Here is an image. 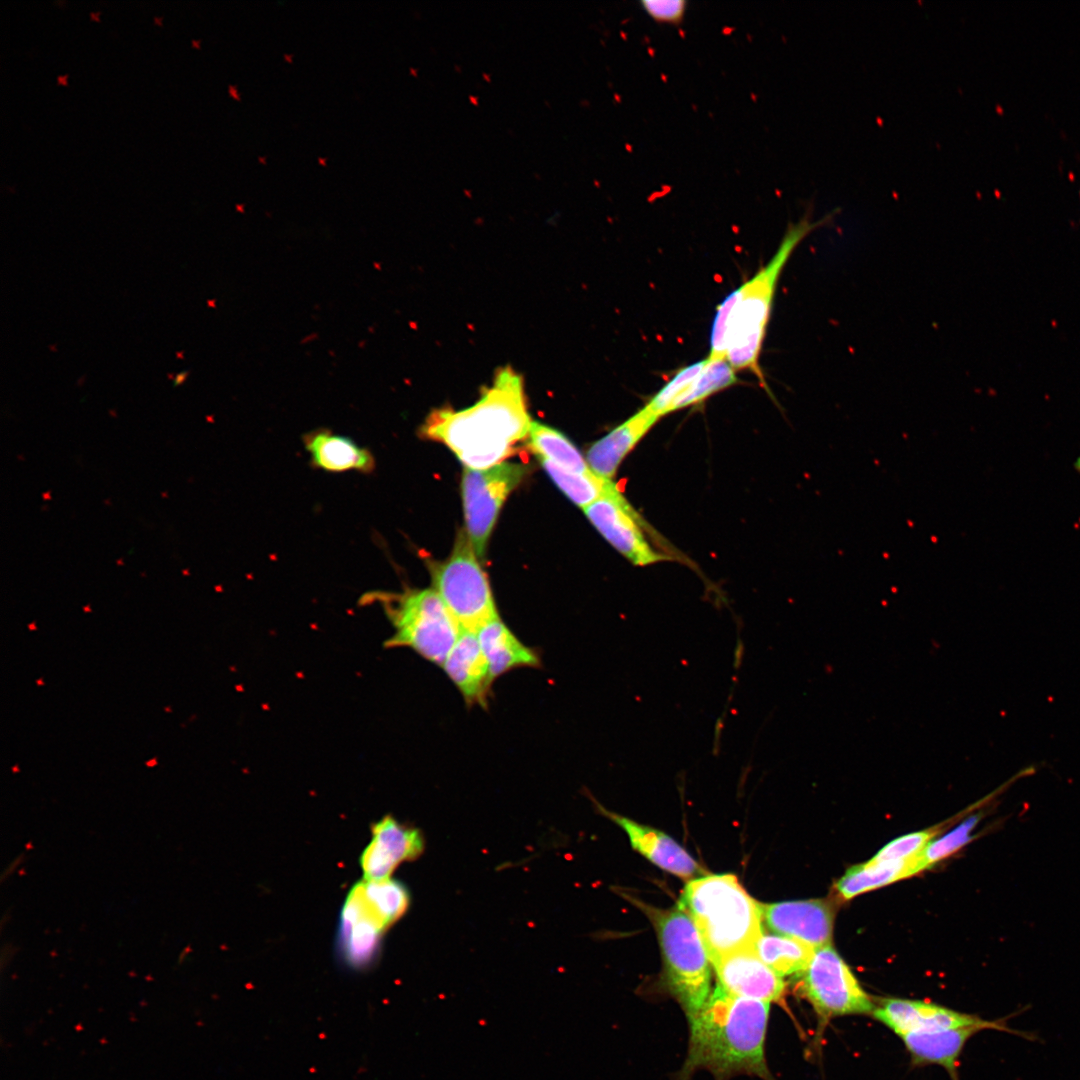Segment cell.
<instances>
[{"label": "cell", "instance_id": "4", "mask_svg": "<svg viewBox=\"0 0 1080 1080\" xmlns=\"http://www.w3.org/2000/svg\"><path fill=\"white\" fill-rule=\"evenodd\" d=\"M834 212L812 221L809 214L788 226L770 261L738 287L727 331V360L736 370H749L761 381L759 357L782 269L800 242L813 230L829 224Z\"/></svg>", "mask_w": 1080, "mask_h": 1080}, {"label": "cell", "instance_id": "17", "mask_svg": "<svg viewBox=\"0 0 1080 1080\" xmlns=\"http://www.w3.org/2000/svg\"><path fill=\"white\" fill-rule=\"evenodd\" d=\"M442 667L467 704L487 706L493 678L476 633L462 629Z\"/></svg>", "mask_w": 1080, "mask_h": 1080}, {"label": "cell", "instance_id": "25", "mask_svg": "<svg viewBox=\"0 0 1080 1080\" xmlns=\"http://www.w3.org/2000/svg\"><path fill=\"white\" fill-rule=\"evenodd\" d=\"M539 460L560 490L582 509L603 496L618 490L612 480L603 478L594 472L590 474L573 473L545 459Z\"/></svg>", "mask_w": 1080, "mask_h": 1080}, {"label": "cell", "instance_id": "32", "mask_svg": "<svg viewBox=\"0 0 1080 1080\" xmlns=\"http://www.w3.org/2000/svg\"><path fill=\"white\" fill-rule=\"evenodd\" d=\"M640 5L653 21L679 25L684 20L688 3L685 0H642Z\"/></svg>", "mask_w": 1080, "mask_h": 1080}, {"label": "cell", "instance_id": "14", "mask_svg": "<svg viewBox=\"0 0 1080 1080\" xmlns=\"http://www.w3.org/2000/svg\"><path fill=\"white\" fill-rule=\"evenodd\" d=\"M712 965L718 986L732 995L770 1003L784 994L782 977L759 958L754 948L725 955Z\"/></svg>", "mask_w": 1080, "mask_h": 1080}, {"label": "cell", "instance_id": "21", "mask_svg": "<svg viewBox=\"0 0 1080 1080\" xmlns=\"http://www.w3.org/2000/svg\"><path fill=\"white\" fill-rule=\"evenodd\" d=\"M476 634L493 680L514 668L540 665L536 651L524 645L500 618L486 623Z\"/></svg>", "mask_w": 1080, "mask_h": 1080}, {"label": "cell", "instance_id": "9", "mask_svg": "<svg viewBox=\"0 0 1080 1080\" xmlns=\"http://www.w3.org/2000/svg\"><path fill=\"white\" fill-rule=\"evenodd\" d=\"M525 474L526 468L517 463L502 462L485 469L465 467L462 496L466 533L478 557L485 553L504 500Z\"/></svg>", "mask_w": 1080, "mask_h": 1080}, {"label": "cell", "instance_id": "13", "mask_svg": "<svg viewBox=\"0 0 1080 1080\" xmlns=\"http://www.w3.org/2000/svg\"><path fill=\"white\" fill-rule=\"evenodd\" d=\"M373 838L361 855L366 880L387 879L404 861L416 859L424 849L421 833L387 816L372 829Z\"/></svg>", "mask_w": 1080, "mask_h": 1080}, {"label": "cell", "instance_id": "33", "mask_svg": "<svg viewBox=\"0 0 1080 1080\" xmlns=\"http://www.w3.org/2000/svg\"><path fill=\"white\" fill-rule=\"evenodd\" d=\"M21 862H22V857L18 856L10 864H8V866L6 867V869L3 872V878H5L7 876H10L15 871V869L17 870V868L20 866Z\"/></svg>", "mask_w": 1080, "mask_h": 1080}, {"label": "cell", "instance_id": "37", "mask_svg": "<svg viewBox=\"0 0 1080 1080\" xmlns=\"http://www.w3.org/2000/svg\"><path fill=\"white\" fill-rule=\"evenodd\" d=\"M154 21H155V22H156L157 24H161V17H158V16H154Z\"/></svg>", "mask_w": 1080, "mask_h": 1080}, {"label": "cell", "instance_id": "2", "mask_svg": "<svg viewBox=\"0 0 1080 1080\" xmlns=\"http://www.w3.org/2000/svg\"><path fill=\"white\" fill-rule=\"evenodd\" d=\"M769 1004L732 995L717 986L689 1021L688 1053L679 1079L706 1069L718 1080L738 1073L769 1080L764 1056Z\"/></svg>", "mask_w": 1080, "mask_h": 1080}, {"label": "cell", "instance_id": "8", "mask_svg": "<svg viewBox=\"0 0 1080 1080\" xmlns=\"http://www.w3.org/2000/svg\"><path fill=\"white\" fill-rule=\"evenodd\" d=\"M801 991L820 1021L846 1015H869L876 1004L831 946L816 948L800 976Z\"/></svg>", "mask_w": 1080, "mask_h": 1080}, {"label": "cell", "instance_id": "31", "mask_svg": "<svg viewBox=\"0 0 1080 1080\" xmlns=\"http://www.w3.org/2000/svg\"><path fill=\"white\" fill-rule=\"evenodd\" d=\"M739 295L738 288L733 290L718 306L712 324L710 338L711 359H727V331L732 309Z\"/></svg>", "mask_w": 1080, "mask_h": 1080}, {"label": "cell", "instance_id": "7", "mask_svg": "<svg viewBox=\"0 0 1080 1080\" xmlns=\"http://www.w3.org/2000/svg\"><path fill=\"white\" fill-rule=\"evenodd\" d=\"M466 532L458 535L449 558L432 565L433 589L462 629L477 633L499 618L487 577Z\"/></svg>", "mask_w": 1080, "mask_h": 1080}, {"label": "cell", "instance_id": "18", "mask_svg": "<svg viewBox=\"0 0 1080 1080\" xmlns=\"http://www.w3.org/2000/svg\"><path fill=\"white\" fill-rule=\"evenodd\" d=\"M658 419L644 406L607 435L594 442L586 454L587 463L592 471L603 478L612 480L623 459Z\"/></svg>", "mask_w": 1080, "mask_h": 1080}, {"label": "cell", "instance_id": "22", "mask_svg": "<svg viewBox=\"0 0 1080 1080\" xmlns=\"http://www.w3.org/2000/svg\"><path fill=\"white\" fill-rule=\"evenodd\" d=\"M916 856L907 860L866 862L853 866L838 880L836 888L843 898L850 899L869 890L910 877L918 873Z\"/></svg>", "mask_w": 1080, "mask_h": 1080}, {"label": "cell", "instance_id": "11", "mask_svg": "<svg viewBox=\"0 0 1080 1080\" xmlns=\"http://www.w3.org/2000/svg\"><path fill=\"white\" fill-rule=\"evenodd\" d=\"M583 511L597 531L632 564L647 566L668 559L649 543L640 515L619 489Z\"/></svg>", "mask_w": 1080, "mask_h": 1080}, {"label": "cell", "instance_id": "34", "mask_svg": "<svg viewBox=\"0 0 1080 1080\" xmlns=\"http://www.w3.org/2000/svg\"><path fill=\"white\" fill-rule=\"evenodd\" d=\"M187 375H188V371H182V372L178 373L176 375L175 379H174V385L182 384L185 381V379L187 378Z\"/></svg>", "mask_w": 1080, "mask_h": 1080}, {"label": "cell", "instance_id": "19", "mask_svg": "<svg viewBox=\"0 0 1080 1080\" xmlns=\"http://www.w3.org/2000/svg\"><path fill=\"white\" fill-rule=\"evenodd\" d=\"M304 444L312 464L321 470L370 473L375 468V459L368 449L329 430L320 429L306 434Z\"/></svg>", "mask_w": 1080, "mask_h": 1080}, {"label": "cell", "instance_id": "12", "mask_svg": "<svg viewBox=\"0 0 1080 1080\" xmlns=\"http://www.w3.org/2000/svg\"><path fill=\"white\" fill-rule=\"evenodd\" d=\"M762 920L779 935L803 941L816 948L830 946L833 913L823 900L760 903Z\"/></svg>", "mask_w": 1080, "mask_h": 1080}, {"label": "cell", "instance_id": "28", "mask_svg": "<svg viewBox=\"0 0 1080 1080\" xmlns=\"http://www.w3.org/2000/svg\"><path fill=\"white\" fill-rule=\"evenodd\" d=\"M981 813L971 815L960 825L937 840L930 841L916 856L917 872L954 853L971 839V832L981 819Z\"/></svg>", "mask_w": 1080, "mask_h": 1080}, {"label": "cell", "instance_id": "16", "mask_svg": "<svg viewBox=\"0 0 1080 1080\" xmlns=\"http://www.w3.org/2000/svg\"><path fill=\"white\" fill-rule=\"evenodd\" d=\"M594 802L602 814L626 832L632 847L659 868L682 879H691L702 873V868L691 855L664 832L608 811Z\"/></svg>", "mask_w": 1080, "mask_h": 1080}, {"label": "cell", "instance_id": "36", "mask_svg": "<svg viewBox=\"0 0 1080 1080\" xmlns=\"http://www.w3.org/2000/svg\"><path fill=\"white\" fill-rule=\"evenodd\" d=\"M89 15H90L91 19H93V20H96V21H98V20H99V18H98V15H99V11H96V12H90V13H89Z\"/></svg>", "mask_w": 1080, "mask_h": 1080}, {"label": "cell", "instance_id": "20", "mask_svg": "<svg viewBox=\"0 0 1080 1080\" xmlns=\"http://www.w3.org/2000/svg\"><path fill=\"white\" fill-rule=\"evenodd\" d=\"M981 1027H962L930 1032H914L901 1036L914 1065L936 1064L944 1067L957 1080V1062L966 1042Z\"/></svg>", "mask_w": 1080, "mask_h": 1080}, {"label": "cell", "instance_id": "29", "mask_svg": "<svg viewBox=\"0 0 1080 1080\" xmlns=\"http://www.w3.org/2000/svg\"><path fill=\"white\" fill-rule=\"evenodd\" d=\"M705 363L706 358L679 369L645 406L658 418L669 414L673 402L699 375Z\"/></svg>", "mask_w": 1080, "mask_h": 1080}, {"label": "cell", "instance_id": "6", "mask_svg": "<svg viewBox=\"0 0 1080 1080\" xmlns=\"http://www.w3.org/2000/svg\"><path fill=\"white\" fill-rule=\"evenodd\" d=\"M652 922L664 963L666 986L690 1021L711 995L710 960L690 916L678 905L661 909L636 902Z\"/></svg>", "mask_w": 1080, "mask_h": 1080}, {"label": "cell", "instance_id": "38", "mask_svg": "<svg viewBox=\"0 0 1080 1080\" xmlns=\"http://www.w3.org/2000/svg\"><path fill=\"white\" fill-rule=\"evenodd\" d=\"M192 44H193V45H194L195 47H198V42H197L196 40H192Z\"/></svg>", "mask_w": 1080, "mask_h": 1080}, {"label": "cell", "instance_id": "1", "mask_svg": "<svg viewBox=\"0 0 1080 1080\" xmlns=\"http://www.w3.org/2000/svg\"><path fill=\"white\" fill-rule=\"evenodd\" d=\"M531 423L522 377L503 368L475 404L458 411L434 410L420 433L445 444L465 467L485 469L511 455L515 445L527 439Z\"/></svg>", "mask_w": 1080, "mask_h": 1080}, {"label": "cell", "instance_id": "23", "mask_svg": "<svg viewBox=\"0 0 1080 1080\" xmlns=\"http://www.w3.org/2000/svg\"><path fill=\"white\" fill-rule=\"evenodd\" d=\"M754 950L769 968L783 978L800 977L815 948L795 938L763 932L755 942Z\"/></svg>", "mask_w": 1080, "mask_h": 1080}, {"label": "cell", "instance_id": "27", "mask_svg": "<svg viewBox=\"0 0 1080 1080\" xmlns=\"http://www.w3.org/2000/svg\"><path fill=\"white\" fill-rule=\"evenodd\" d=\"M358 885L365 900L386 929L406 912L409 905V895L400 882L389 878L382 880L365 879L359 882Z\"/></svg>", "mask_w": 1080, "mask_h": 1080}, {"label": "cell", "instance_id": "24", "mask_svg": "<svg viewBox=\"0 0 1080 1080\" xmlns=\"http://www.w3.org/2000/svg\"><path fill=\"white\" fill-rule=\"evenodd\" d=\"M527 440L529 448L539 459L573 473H593L578 449L557 430L532 421Z\"/></svg>", "mask_w": 1080, "mask_h": 1080}, {"label": "cell", "instance_id": "30", "mask_svg": "<svg viewBox=\"0 0 1080 1080\" xmlns=\"http://www.w3.org/2000/svg\"><path fill=\"white\" fill-rule=\"evenodd\" d=\"M935 832L918 831L903 835L885 845L869 863L907 860L918 855L932 841Z\"/></svg>", "mask_w": 1080, "mask_h": 1080}, {"label": "cell", "instance_id": "35", "mask_svg": "<svg viewBox=\"0 0 1080 1080\" xmlns=\"http://www.w3.org/2000/svg\"><path fill=\"white\" fill-rule=\"evenodd\" d=\"M66 79H67V74H63V75H58V76H57V82H58L59 84H62V85H66V83H67V80H66Z\"/></svg>", "mask_w": 1080, "mask_h": 1080}, {"label": "cell", "instance_id": "39", "mask_svg": "<svg viewBox=\"0 0 1080 1080\" xmlns=\"http://www.w3.org/2000/svg\"><path fill=\"white\" fill-rule=\"evenodd\" d=\"M155 763H156V760H155V759H153V761H150V762H149V763H147V764H148V765H154Z\"/></svg>", "mask_w": 1080, "mask_h": 1080}, {"label": "cell", "instance_id": "3", "mask_svg": "<svg viewBox=\"0 0 1080 1080\" xmlns=\"http://www.w3.org/2000/svg\"><path fill=\"white\" fill-rule=\"evenodd\" d=\"M678 906L697 927L711 964L730 953L754 948L763 933L760 903L732 874L692 879Z\"/></svg>", "mask_w": 1080, "mask_h": 1080}, {"label": "cell", "instance_id": "5", "mask_svg": "<svg viewBox=\"0 0 1080 1080\" xmlns=\"http://www.w3.org/2000/svg\"><path fill=\"white\" fill-rule=\"evenodd\" d=\"M360 602L377 603L392 624L394 633L386 640V648H410L436 665H443L462 631L433 588L370 591Z\"/></svg>", "mask_w": 1080, "mask_h": 1080}, {"label": "cell", "instance_id": "10", "mask_svg": "<svg viewBox=\"0 0 1080 1080\" xmlns=\"http://www.w3.org/2000/svg\"><path fill=\"white\" fill-rule=\"evenodd\" d=\"M872 1015L900 1037L914 1032L977 1026L984 1030L1005 1031L1032 1041L1036 1039L1030 1032L1008 1027L1007 1018L986 1020L977 1015L958 1012L919 1000L884 999L879 1004H876Z\"/></svg>", "mask_w": 1080, "mask_h": 1080}, {"label": "cell", "instance_id": "26", "mask_svg": "<svg viewBox=\"0 0 1080 1080\" xmlns=\"http://www.w3.org/2000/svg\"><path fill=\"white\" fill-rule=\"evenodd\" d=\"M738 382L736 370L727 359H711L687 389L673 402L669 413L699 404L710 396L725 390Z\"/></svg>", "mask_w": 1080, "mask_h": 1080}, {"label": "cell", "instance_id": "15", "mask_svg": "<svg viewBox=\"0 0 1080 1080\" xmlns=\"http://www.w3.org/2000/svg\"><path fill=\"white\" fill-rule=\"evenodd\" d=\"M385 929L356 884L341 915L340 940L345 961L352 968L368 967L376 958Z\"/></svg>", "mask_w": 1080, "mask_h": 1080}]
</instances>
